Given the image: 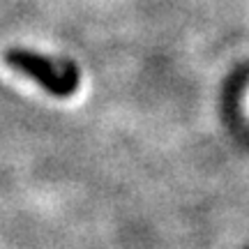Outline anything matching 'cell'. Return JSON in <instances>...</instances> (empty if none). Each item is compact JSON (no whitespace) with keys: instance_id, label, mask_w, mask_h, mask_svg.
Returning <instances> with one entry per match:
<instances>
[{"instance_id":"cell-1","label":"cell","mask_w":249,"mask_h":249,"mask_svg":"<svg viewBox=\"0 0 249 249\" xmlns=\"http://www.w3.org/2000/svg\"><path fill=\"white\" fill-rule=\"evenodd\" d=\"M2 60L7 62L12 70L33 79L53 97H71L79 90L81 76L79 67L70 60H49L42 53L26 51V49H9L2 53Z\"/></svg>"}]
</instances>
